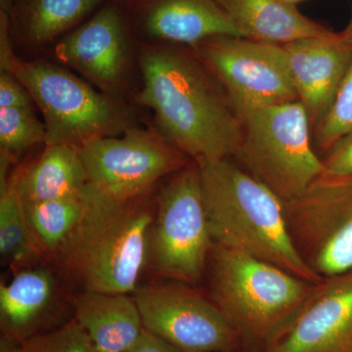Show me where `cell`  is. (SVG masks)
Masks as SVG:
<instances>
[{
    "mask_svg": "<svg viewBox=\"0 0 352 352\" xmlns=\"http://www.w3.org/2000/svg\"><path fill=\"white\" fill-rule=\"evenodd\" d=\"M139 105L151 109L170 144L196 162L235 156L242 119L226 89L196 54L170 46L141 53Z\"/></svg>",
    "mask_w": 352,
    "mask_h": 352,
    "instance_id": "6da1fadb",
    "label": "cell"
},
{
    "mask_svg": "<svg viewBox=\"0 0 352 352\" xmlns=\"http://www.w3.org/2000/svg\"><path fill=\"white\" fill-rule=\"evenodd\" d=\"M197 163L214 245L267 261L310 283L324 279L298 254L279 197L229 157Z\"/></svg>",
    "mask_w": 352,
    "mask_h": 352,
    "instance_id": "7a4b0ae2",
    "label": "cell"
},
{
    "mask_svg": "<svg viewBox=\"0 0 352 352\" xmlns=\"http://www.w3.org/2000/svg\"><path fill=\"white\" fill-rule=\"evenodd\" d=\"M80 222L58 254L83 292L129 295L147 265L156 208L144 200L120 201L88 183Z\"/></svg>",
    "mask_w": 352,
    "mask_h": 352,
    "instance_id": "3957f363",
    "label": "cell"
},
{
    "mask_svg": "<svg viewBox=\"0 0 352 352\" xmlns=\"http://www.w3.org/2000/svg\"><path fill=\"white\" fill-rule=\"evenodd\" d=\"M210 258L212 300L249 351L263 352L314 288L274 264L222 245H212Z\"/></svg>",
    "mask_w": 352,
    "mask_h": 352,
    "instance_id": "277c9868",
    "label": "cell"
},
{
    "mask_svg": "<svg viewBox=\"0 0 352 352\" xmlns=\"http://www.w3.org/2000/svg\"><path fill=\"white\" fill-rule=\"evenodd\" d=\"M1 69L15 76L43 113L45 145L80 149L94 139L119 135L131 129V117L113 97L99 94L78 76L56 65L22 61L8 39L7 14L1 12Z\"/></svg>",
    "mask_w": 352,
    "mask_h": 352,
    "instance_id": "5b68a950",
    "label": "cell"
},
{
    "mask_svg": "<svg viewBox=\"0 0 352 352\" xmlns=\"http://www.w3.org/2000/svg\"><path fill=\"white\" fill-rule=\"evenodd\" d=\"M242 138L235 157L248 173L284 203L302 195L324 173L310 143V120L300 101L241 116Z\"/></svg>",
    "mask_w": 352,
    "mask_h": 352,
    "instance_id": "8992f818",
    "label": "cell"
},
{
    "mask_svg": "<svg viewBox=\"0 0 352 352\" xmlns=\"http://www.w3.org/2000/svg\"><path fill=\"white\" fill-rule=\"evenodd\" d=\"M212 243L200 166L186 164L157 197L147 264L162 277L193 284L207 267Z\"/></svg>",
    "mask_w": 352,
    "mask_h": 352,
    "instance_id": "52a82bcc",
    "label": "cell"
},
{
    "mask_svg": "<svg viewBox=\"0 0 352 352\" xmlns=\"http://www.w3.org/2000/svg\"><path fill=\"white\" fill-rule=\"evenodd\" d=\"M284 204L294 244L318 276L352 270V176L323 173Z\"/></svg>",
    "mask_w": 352,
    "mask_h": 352,
    "instance_id": "ba28073f",
    "label": "cell"
},
{
    "mask_svg": "<svg viewBox=\"0 0 352 352\" xmlns=\"http://www.w3.org/2000/svg\"><path fill=\"white\" fill-rule=\"evenodd\" d=\"M78 153L88 183L120 201L144 197L161 178L186 166L184 153L162 134L133 127L94 139Z\"/></svg>",
    "mask_w": 352,
    "mask_h": 352,
    "instance_id": "9c48e42d",
    "label": "cell"
},
{
    "mask_svg": "<svg viewBox=\"0 0 352 352\" xmlns=\"http://www.w3.org/2000/svg\"><path fill=\"white\" fill-rule=\"evenodd\" d=\"M192 48L221 83L240 117L256 109L298 101L280 44L217 36Z\"/></svg>",
    "mask_w": 352,
    "mask_h": 352,
    "instance_id": "30bf717a",
    "label": "cell"
},
{
    "mask_svg": "<svg viewBox=\"0 0 352 352\" xmlns=\"http://www.w3.org/2000/svg\"><path fill=\"white\" fill-rule=\"evenodd\" d=\"M146 330L183 352H226L245 349L214 300L189 284L173 281L144 285L134 292Z\"/></svg>",
    "mask_w": 352,
    "mask_h": 352,
    "instance_id": "8fae6325",
    "label": "cell"
},
{
    "mask_svg": "<svg viewBox=\"0 0 352 352\" xmlns=\"http://www.w3.org/2000/svg\"><path fill=\"white\" fill-rule=\"evenodd\" d=\"M263 352H352V270L315 284Z\"/></svg>",
    "mask_w": 352,
    "mask_h": 352,
    "instance_id": "7c38bea8",
    "label": "cell"
},
{
    "mask_svg": "<svg viewBox=\"0 0 352 352\" xmlns=\"http://www.w3.org/2000/svg\"><path fill=\"white\" fill-rule=\"evenodd\" d=\"M55 55L104 94L113 96L122 89L129 63L122 16L113 7L102 9L60 41L55 47Z\"/></svg>",
    "mask_w": 352,
    "mask_h": 352,
    "instance_id": "4fadbf2b",
    "label": "cell"
},
{
    "mask_svg": "<svg viewBox=\"0 0 352 352\" xmlns=\"http://www.w3.org/2000/svg\"><path fill=\"white\" fill-rule=\"evenodd\" d=\"M285 64L310 124L318 126L332 107L352 63V44L342 34L280 44Z\"/></svg>",
    "mask_w": 352,
    "mask_h": 352,
    "instance_id": "5bb4252c",
    "label": "cell"
},
{
    "mask_svg": "<svg viewBox=\"0 0 352 352\" xmlns=\"http://www.w3.org/2000/svg\"><path fill=\"white\" fill-rule=\"evenodd\" d=\"M142 19L151 38L191 47L217 36L245 38L215 0H149Z\"/></svg>",
    "mask_w": 352,
    "mask_h": 352,
    "instance_id": "9a60e30c",
    "label": "cell"
},
{
    "mask_svg": "<svg viewBox=\"0 0 352 352\" xmlns=\"http://www.w3.org/2000/svg\"><path fill=\"white\" fill-rule=\"evenodd\" d=\"M245 38L275 44L333 34L285 0H215Z\"/></svg>",
    "mask_w": 352,
    "mask_h": 352,
    "instance_id": "2e32d148",
    "label": "cell"
},
{
    "mask_svg": "<svg viewBox=\"0 0 352 352\" xmlns=\"http://www.w3.org/2000/svg\"><path fill=\"white\" fill-rule=\"evenodd\" d=\"M75 314L99 352L126 351L145 329L135 300L126 294L82 292Z\"/></svg>",
    "mask_w": 352,
    "mask_h": 352,
    "instance_id": "e0dca14e",
    "label": "cell"
},
{
    "mask_svg": "<svg viewBox=\"0 0 352 352\" xmlns=\"http://www.w3.org/2000/svg\"><path fill=\"white\" fill-rule=\"evenodd\" d=\"M13 178L22 204L80 197L88 184L78 149L68 145H45L36 161Z\"/></svg>",
    "mask_w": 352,
    "mask_h": 352,
    "instance_id": "ac0fdd59",
    "label": "cell"
},
{
    "mask_svg": "<svg viewBox=\"0 0 352 352\" xmlns=\"http://www.w3.org/2000/svg\"><path fill=\"white\" fill-rule=\"evenodd\" d=\"M55 295V279L44 267L21 270L0 286V316L6 333L20 338L46 311Z\"/></svg>",
    "mask_w": 352,
    "mask_h": 352,
    "instance_id": "d6986e66",
    "label": "cell"
},
{
    "mask_svg": "<svg viewBox=\"0 0 352 352\" xmlns=\"http://www.w3.org/2000/svg\"><path fill=\"white\" fill-rule=\"evenodd\" d=\"M22 205L28 226L39 251L59 254L82 217V194L74 198Z\"/></svg>",
    "mask_w": 352,
    "mask_h": 352,
    "instance_id": "ffe728a7",
    "label": "cell"
},
{
    "mask_svg": "<svg viewBox=\"0 0 352 352\" xmlns=\"http://www.w3.org/2000/svg\"><path fill=\"white\" fill-rule=\"evenodd\" d=\"M102 0H28L23 25L34 45H43L94 10Z\"/></svg>",
    "mask_w": 352,
    "mask_h": 352,
    "instance_id": "44dd1931",
    "label": "cell"
},
{
    "mask_svg": "<svg viewBox=\"0 0 352 352\" xmlns=\"http://www.w3.org/2000/svg\"><path fill=\"white\" fill-rule=\"evenodd\" d=\"M0 252L2 258L16 263H31L41 252L28 226L13 177L1 186Z\"/></svg>",
    "mask_w": 352,
    "mask_h": 352,
    "instance_id": "7402d4cb",
    "label": "cell"
},
{
    "mask_svg": "<svg viewBox=\"0 0 352 352\" xmlns=\"http://www.w3.org/2000/svg\"><path fill=\"white\" fill-rule=\"evenodd\" d=\"M45 141V124L34 115L32 108L0 109L1 154L13 160Z\"/></svg>",
    "mask_w": 352,
    "mask_h": 352,
    "instance_id": "603a6c76",
    "label": "cell"
},
{
    "mask_svg": "<svg viewBox=\"0 0 352 352\" xmlns=\"http://www.w3.org/2000/svg\"><path fill=\"white\" fill-rule=\"evenodd\" d=\"M352 131V63L347 71L332 107L316 126V143L328 150Z\"/></svg>",
    "mask_w": 352,
    "mask_h": 352,
    "instance_id": "cb8c5ba5",
    "label": "cell"
},
{
    "mask_svg": "<svg viewBox=\"0 0 352 352\" xmlns=\"http://www.w3.org/2000/svg\"><path fill=\"white\" fill-rule=\"evenodd\" d=\"M25 352H99L78 321L25 340Z\"/></svg>",
    "mask_w": 352,
    "mask_h": 352,
    "instance_id": "d4e9b609",
    "label": "cell"
},
{
    "mask_svg": "<svg viewBox=\"0 0 352 352\" xmlns=\"http://www.w3.org/2000/svg\"><path fill=\"white\" fill-rule=\"evenodd\" d=\"M322 162L325 175L352 176V131L337 141Z\"/></svg>",
    "mask_w": 352,
    "mask_h": 352,
    "instance_id": "484cf974",
    "label": "cell"
},
{
    "mask_svg": "<svg viewBox=\"0 0 352 352\" xmlns=\"http://www.w3.org/2000/svg\"><path fill=\"white\" fill-rule=\"evenodd\" d=\"M32 99L24 85L8 72L0 75V109L32 108Z\"/></svg>",
    "mask_w": 352,
    "mask_h": 352,
    "instance_id": "4316f807",
    "label": "cell"
},
{
    "mask_svg": "<svg viewBox=\"0 0 352 352\" xmlns=\"http://www.w3.org/2000/svg\"><path fill=\"white\" fill-rule=\"evenodd\" d=\"M124 352H183L149 331H143L139 339Z\"/></svg>",
    "mask_w": 352,
    "mask_h": 352,
    "instance_id": "83f0119b",
    "label": "cell"
},
{
    "mask_svg": "<svg viewBox=\"0 0 352 352\" xmlns=\"http://www.w3.org/2000/svg\"><path fill=\"white\" fill-rule=\"evenodd\" d=\"M0 352H25L24 342H20V338L4 333L0 340Z\"/></svg>",
    "mask_w": 352,
    "mask_h": 352,
    "instance_id": "f1b7e54d",
    "label": "cell"
},
{
    "mask_svg": "<svg viewBox=\"0 0 352 352\" xmlns=\"http://www.w3.org/2000/svg\"><path fill=\"white\" fill-rule=\"evenodd\" d=\"M340 34H342V36H344V38L346 39V41L352 44V17L351 22H349V25H347L346 31L340 32Z\"/></svg>",
    "mask_w": 352,
    "mask_h": 352,
    "instance_id": "f546056e",
    "label": "cell"
},
{
    "mask_svg": "<svg viewBox=\"0 0 352 352\" xmlns=\"http://www.w3.org/2000/svg\"><path fill=\"white\" fill-rule=\"evenodd\" d=\"M9 3H10V0H1V6L2 10L6 11L8 9Z\"/></svg>",
    "mask_w": 352,
    "mask_h": 352,
    "instance_id": "4dcf8cb0",
    "label": "cell"
},
{
    "mask_svg": "<svg viewBox=\"0 0 352 352\" xmlns=\"http://www.w3.org/2000/svg\"><path fill=\"white\" fill-rule=\"evenodd\" d=\"M226 352H258V351H249V349H239V351H226Z\"/></svg>",
    "mask_w": 352,
    "mask_h": 352,
    "instance_id": "1f68e13d",
    "label": "cell"
},
{
    "mask_svg": "<svg viewBox=\"0 0 352 352\" xmlns=\"http://www.w3.org/2000/svg\"><path fill=\"white\" fill-rule=\"evenodd\" d=\"M285 1L289 2V3L295 4L296 2L302 1V0H285Z\"/></svg>",
    "mask_w": 352,
    "mask_h": 352,
    "instance_id": "d6a6232c",
    "label": "cell"
}]
</instances>
